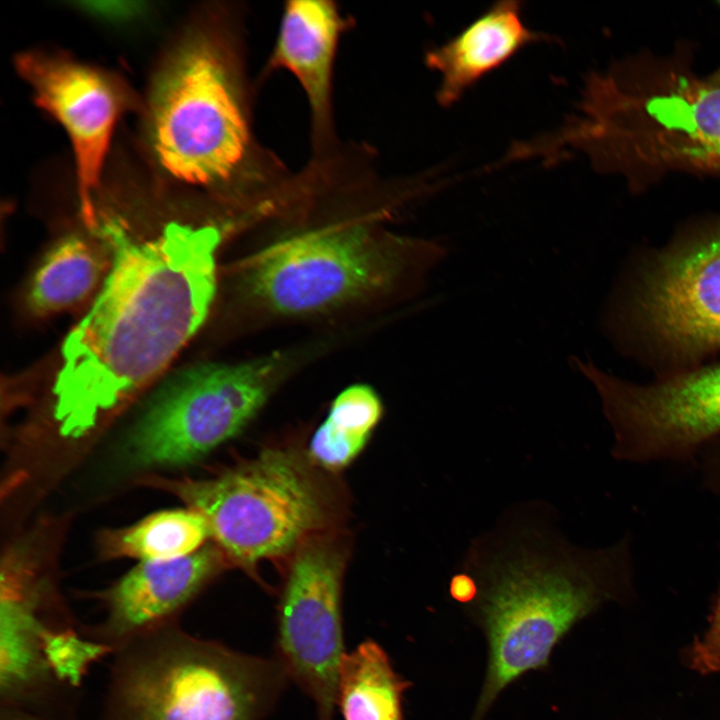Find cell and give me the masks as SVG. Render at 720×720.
<instances>
[{
	"label": "cell",
	"instance_id": "obj_1",
	"mask_svg": "<svg viewBox=\"0 0 720 720\" xmlns=\"http://www.w3.org/2000/svg\"><path fill=\"white\" fill-rule=\"evenodd\" d=\"M109 272L61 347L52 386L59 433L79 438L151 383L205 322L217 289L214 226L171 223L138 240L94 222Z\"/></svg>",
	"mask_w": 720,
	"mask_h": 720
},
{
	"label": "cell",
	"instance_id": "obj_2",
	"mask_svg": "<svg viewBox=\"0 0 720 720\" xmlns=\"http://www.w3.org/2000/svg\"><path fill=\"white\" fill-rule=\"evenodd\" d=\"M630 537L599 549L570 544L544 522H504L471 545L463 568L478 593L468 606L485 634L488 663L471 720L500 692L545 667L554 646L603 603L632 587Z\"/></svg>",
	"mask_w": 720,
	"mask_h": 720
},
{
	"label": "cell",
	"instance_id": "obj_3",
	"mask_svg": "<svg viewBox=\"0 0 720 720\" xmlns=\"http://www.w3.org/2000/svg\"><path fill=\"white\" fill-rule=\"evenodd\" d=\"M540 147L551 160L581 151L632 188L676 172L720 177V85L672 61L615 64L590 74L580 113Z\"/></svg>",
	"mask_w": 720,
	"mask_h": 720
},
{
	"label": "cell",
	"instance_id": "obj_4",
	"mask_svg": "<svg viewBox=\"0 0 720 720\" xmlns=\"http://www.w3.org/2000/svg\"><path fill=\"white\" fill-rule=\"evenodd\" d=\"M233 48L200 33L176 53L153 92L152 145L174 178L206 187L234 185L257 205L280 182L260 159L243 63Z\"/></svg>",
	"mask_w": 720,
	"mask_h": 720
},
{
	"label": "cell",
	"instance_id": "obj_5",
	"mask_svg": "<svg viewBox=\"0 0 720 720\" xmlns=\"http://www.w3.org/2000/svg\"><path fill=\"white\" fill-rule=\"evenodd\" d=\"M118 651L111 720H262L288 677L280 661L167 625Z\"/></svg>",
	"mask_w": 720,
	"mask_h": 720
},
{
	"label": "cell",
	"instance_id": "obj_6",
	"mask_svg": "<svg viewBox=\"0 0 720 720\" xmlns=\"http://www.w3.org/2000/svg\"><path fill=\"white\" fill-rule=\"evenodd\" d=\"M447 253L439 241L396 237L367 221L345 220L268 247L248 265L245 282L272 312L309 314L373 293L418 290Z\"/></svg>",
	"mask_w": 720,
	"mask_h": 720
},
{
	"label": "cell",
	"instance_id": "obj_7",
	"mask_svg": "<svg viewBox=\"0 0 720 720\" xmlns=\"http://www.w3.org/2000/svg\"><path fill=\"white\" fill-rule=\"evenodd\" d=\"M605 324L667 374L720 350V219L651 255L614 297Z\"/></svg>",
	"mask_w": 720,
	"mask_h": 720
},
{
	"label": "cell",
	"instance_id": "obj_8",
	"mask_svg": "<svg viewBox=\"0 0 720 720\" xmlns=\"http://www.w3.org/2000/svg\"><path fill=\"white\" fill-rule=\"evenodd\" d=\"M155 482L199 513L225 557L245 568L295 552L327 520L318 480L288 450L266 449L214 478Z\"/></svg>",
	"mask_w": 720,
	"mask_h": 720
},
{
	"label": "cell",
	"instance_id": "obj_9",
	"mask_svg": "<svg viewBox=\"0 0 720 720\" xmlns=\"http://www.w3.org/2000/svg\"><path fill=\"white\" fill-rule=\"evenodd\" d=\"M280 359L202 364L169 380L132 434L133 459L176 466L200 459L237 435L263 406L281 373Z\"/></svg>",
	"mask_w": 720,
	"mask_h": 720
},
{
	"label": "cell",
	"instance_id": "obj_10",
	"mask_svg": "<svg viewBox=\"0 0 720 720\" xmlns=\"http://www.w3.org/2000/svg\"><path fill=\"white\" fill-rule=\"evenodd\" d=\"M613 433L612 455L631 463H695L720 437V363L639 384L598 367L587 371Z\"/></svg>",
	"mask_w": 720,
	"mask_h": 720
},
{
	"label": "cell",
	"instance_id": "obj_11",
	"mask_svg": "<svg viewBox=\"0 0 720 720\" xmlns=\"http://www.w3.org/2000/svg\"><path fill=\"white\" fill-rule=\"evenodd\" d=\"M342 547L314 535L296 551L278 610L280 662L314 701L319 720H332L343 648Z\"/></svg>",
	"mask_w": 720,
	"mask_h": 720
},
{
	"label": "cell",
	"instance_id": "obj_12",
	"mask_svg": "<svg viewBox=\"0 0 720 720\" xmlns=\"http://www.w3.org/2000/svg\"><path fill=\"white\" fill-rule=\"evenodd\" d=\"M17 68L36 103L62 124L71 140L81 208L91 223L93 193L120 114L118 90L103 73L64 57L25 53L17 58Z\"/></svg>",
	"mask_w": 720,
	"mask_h": 720
},
{
	"label": "cell",
	"instance_id": "obj_13",
	"mask_svg": "<svg viewBox=\"0 0 720 720\" xmlns=\"http://www.w3.org/2000/svg\"><path fill=\"white\" fill-rule=\"evenodd\" d=\"M225 555L206 546L168 561H143L103 595L107 617L100 642L111 649L167 624L223 566Z\"/></svg>",
	"mask_w": 720,
	"mask_h": 720
},
{
	"label": "cell",
	"instance_id": "obj_14",
	"mask_svg": "<svg viewBox=\"0 0 720 720\" xmlns=\"http://www.w3.org/2000/svg\"><path fill=\"white\" fill-rule=\"evenodd\" d=\"M344 26L332 1H288L267 64L269 71L287 70L301 85L310 107L318 154L328 151L332 139V75Z\"/></svg>",
	"mask_w": 720,
	"mask_h": 720
},
{
	"label": "cell",
	"instance_id": "obj_15",
	"mask_svg": "<svg viewBox=\"0 0 720 720\" xmlns=\"http://www.w3.org/2000/svg\"><path fill=\"white\" fill-rule=\"evenodd\" d=\"M548 39L525 24L520 1L495 2L452 38L426 52V65L440 75L438 103L452 106L521 49Z\"/></svg>",
	"mask_w": 720,
	"mask_h": 720
},
{
	"label": "cell",
	"instance_id": "obj_16",
	"mask_svg": "<svg viewBox=\"0 0 720 720\" xmlns=\"http://www.w3.org/2000/svg\"><path fill=\"white\" fill-rule=\"evenodd\" d=\"M108 264L102 251L85 238L73 235L61 240L34 274L27 294L30 311L49 316L83 303L101 288Z\"/></svg>",
	"mask_w": 720,
	"mask_h": 720
},
{
	"label": "cell",
	"instance_id": "obj_17",
	"mask_svg": "<svg viewBox=\"0 0 720 720\" xmlns=\"http://www.w3.org/2000/svg\"><path fill=\"white\" fill-rule=\"evenodd\" d=\"M408 687L385 650L365 640L341 659L336 705L344 720H404L402 697Z\"/></svg>",
	"mask_w": 720,
	"mask_h": 720
},
{
	"label": "cell",
	"instance_id": "obj_18",
	"mask_svg": "<svg viewBox=\"0 0 720 720\" xmlns=\"http://www.w3.org/2000/svg\"><path fill=\"white\" fill-rule=\"evenodd\" d=\"M208 537V525L199 513L177 509L151 514L127 528L106 531L100 543L108 558L168 561L195 553Z\"/></svg>",
	"mask_w": 720,
	"mask_h": 720
},
{
	"label": "cell",
	"instance_id": "obj_19",
	"mask_svg": "<svg viewBox=\"0 0 720 720\" xmlns=\"http://www.w3.org/2000/svg\"><path fill=\"white\" fill-rule=\"evenodd\" d=\"M382 414V402L371 387L356 384L346 388L311 438L313 461L329 470L351 463L367 444Z\"/></svg>",
	"mask_w": 720,
	"mask_h": 720
},
{
	"label": "cell",
	"instance_id": "obj_20",
	"mask_svg": "<svg viewBox=\"0 0 720 720\" xmlns=\"http://www.w3.org/2000/svg\"><path fill=\"white\" fill-rule=\"evenodd\" d=\"M688 658L690 666L700 673L720 672V587L709 617V627L702 638L694 641Z\"/></svg>",
	"mask_w": 720,
	"mask_h": 720
},
{
	"label": "cell",
	"instance_id": "obj_21",
	"mask_svg": "<svg viewBox=\"0 0 720 720\" xmlns=\"http://www.w3.org/2000/svg\"><path fill=\"white\" fill-rule=\"evenodd\" d=\"M696 464L704 488L720 497V437L701 449Z\"/></svg>",
	"mask_w": 720,
	"mask_h": 720
},
{
	"label": "cell",
	"instance_id": "obj_22",
	"mask_svg": "<svg viewBox=\"0 0 720 720\" xmlns=\"http://www.w3.org/2000/svg\"><path fill=\"white\" fill-rule=\"evenodd\" d=\"M448 592L453 600L468 606L475 600L478 586L474 577L461 568L450 578Z\"/></svg>",
	"mask_w": 720,
	"mask_h": 720
},
{
	"label": "cell",
	"instance_id": "obj_23",
	"mask_svg": "<svg viewBox=\"0 0 720 720\" xmlns=\"http://www.w3.org/2000/svg\"><path fill=\"white\" fill-rule=\"evenodd\" d=\"M6 720H46L26 711H13L9 713Z\"/></svg>",
	"mask_w": 720,
	"mask_h": 720
},
{
	"label": "cell",
	"instance_id": "obj_24",
	"mask_svg": "<svg viewBox=\"0 0 720 720\" xmlns=\"http://www.w3.org/2000/svg\"><path fill=\"white\" fill-rule=\"evenodd\" d=\"M708 78L715 84L720 85V69L708 76Z\"/></svg>",
	"mask_w": 720,
	"mask_h": 720
},
{
	"label": "cell",
	"instance_id": "obj_25",
	"mask_svg": "<svg viewBox=\"0 0 720 720\" xmlns=\"http://www.w3.org/2000/svg\"><path fill=\"white\" fill-rule=\"evenodd\" d=\"M718 4H719V6H720V1L718 2Z\"/></svg>",
	"mask_w": 720,
	"mask_h": 720
}]
</instances>
